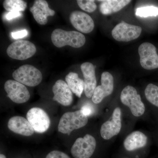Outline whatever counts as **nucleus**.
Segmentation results:
<instances>
[{
    "instance_id": "22",
    "label": "nucleus",
    "mask_w": 158,
    "mask_h": 158,
    "mask_svg": "<svg viewBox=\"0 0 158 158\" xmlns=\"http://www.w3.org/2000/svg\"><path fill=\"white\" fill-rule=\"evenodd\" d=\"M144 94L148 102L158 107V86L148 84L144 90Z\"/></svg>"
},
{
    "instance_id": "11",
    "label": "nucleus",
    "mask_w": 158,
    "mask_h": 158,
    "mask_svg": "<svg viewBox=\"0 0 158 158\" xmlns=\"http://www.w3.org/2000/svg\"><path fill=\"white\" fill-rule=\"evenodd\" d=\"M121 110L119 107L114 109L111 119L102 125L100 134L105 140H110L120 132L122 127Z\"/></svg>"
},
{
    "instance_id": "14",
    "label": "nucleus",
    "mask_w": 158,
    "mask_h": 158,
    "mask_svg": "<svg viewBox=\"0 0 158 158\" xmlns=\"http://www.w3.org/2000/svg\"><path fill=\"white\" fill-rule=\"evenodd\" d=\"M71 23L75 28L85 34L90 33L94 30V22L92 18L85 12L74 11L69 17Z\"/></svg>"
},
{
    "instance_id": "16",
    "label": "nucleus",
    "mask_w": 158,
    "mask_h": 158,
    "mask_svg": "<svg viewBox=\"0 0 158 158\" xmlns=\"http://www.w3.org/2000/svg\"><path fill=\"white\" fill-rule=\"evenodd\" d=\"M34 19L39 24L44 25L48 22V17L53 16L55 11L50 9L48 3L44 0L35 1L30 8Z\"/></svg>"
},
{
    "instance_id": "10",
    "label": "nucleus",
    "mask_w": 158,
    "mask_h": 158,
    "mask_svg": "<svg viewBox=\"0 0 158 158\" xmlns=\"http://www.w3.org/2000/svg\"><path fill=\"white\" fill-rule=\"evenodd\" d=\"M4 88L9 98L15 103H24L30 98V92L27 87L15 80L7 81Z\"/></svg>"
},
{
    "instance_id": "25",
    "label": "nucleus",
    "mask_w": 158,
    "mask_h": 158,
    "mask_svg": "<svg viewBox=\"0 0 158 158\" xmlns=\"http://www.w3.org/2000/svg\"><path fill=\"white\" fill-rule=\"evenodd\" d=\"M45 158H71L65 153L60 151L54 150L48 154Z\"/></svg>"
},
{
    "instance_id": "9",
    "label": "nucleus",
    "mask_w": 158,
    "mask_h": 158,
    "mask_svg": "<svg viewBox=\"0 0 158 158\" xmlns=\"http://www.w3.org/2000/svg\"><path fill=\"white\" fill-rule=\"evenodd\" d=\"M140 62L143 68L152 70L158 68V55L152 44L143 43L138 48Z\"/></svg>"
},
{
    "instance_id": "19",
    "label": "nucleus",
    "mask_w": 158,
    "mask_h": 158,
    "mask_svg": "<svg viewBox=\"0 0 158 158\" xmlns=\"http://www.w3.org/2000/svg\"><path fill=\"white\" fill-rule=\"evenodd\" d=\"M100 11L102 14L107 15L115 13L123 9L131 1L129 0H105L101 1Z\"/></svg>"
},
{
    "instance_id": "21",
    "label": "nucleus",
    "mask_w": 158,
    "mask_h": 158,
    "mask_svg": "<svg viewBox=\"0 0 158 158\" xmlns=\"http://www.w3.org/2000/svg\"><path fill=\"white\" fill-rule=\"evenodd\" d=\"M3 6L4 9L9 12H20L25 10L27 3L22 0H6Z\"/></svg>"
},
{
    "instance_id": "24",
    "label": "nucleus",
    "mask_w": 158,
    "mask_h": 158,
    "mask_svg": "<svg viewBox=\"0 0 158 158\" xmlns=\"http://www.w3.org/2000/svg\"><path fill=\"white\" fill-rule=\"evenodd\" d=\"M80 8L87 12H93L97 9V5L93 0H78L77 1Z\"/></svg>"
},
{
    "instance_id": "26",
    "label": "nucleus",
    "mask_w": 158,
    "mask_h": 158,
    "mask_svg": "<svg viewBox=\"0 0 158 158\" xmlns=\"http://www.w3.org/2000/svg\"><path fill=\"white\" fill-rule=\"evenodd\" d=\"M28 35V31L26 30H21L11 33V36L15 39H20Z\"/></svg>"
},
{
    "instance_id": "1",
    "label": "nucleus",
    "mask_w": 158,
    "mask_h": 158,
    "mask_svg": "<svg viewBox=\"0 0 158 158\" xmlns=\"http://www.w3.org/2000/svg\"><path fill=\"white\" fill-rule=\"evenodd\" d=\"M54 45L57 48L69 45L74 48L81 47L86 42V38L83 34L76 31H65L62 29L54 30L51 35Z\"/></svg>"
},
{
    "instance_id": "6",
    "label": "nucleus",
    "mask_w": 158,
    "mask_h": 158,
    "mask_svg": "<svg viewBox=\"0 0 158 158\" xmlns=\"http://www.w3.org/2000/svg\"><path fill=\"white\" fill-rule=\"evenodd\" d=\"M37 51L34 44L28 40H18L12 43L7 49L10 58L17 60H26L33 56Z\"/></svg>"
},
{
    "instance_id": "27",
    "label": "nucleus",
    "mask_w": 158,
    "mask_h": 158,
    "mask_svg": "<svg viewBox=\"0 0 158 158\" xmlns=\"http://www.w3.org/2000/svg\"><path fill=\"white\" fill-rule=\"evenodd\" d=\"M81 110L83 114L88 117L92 115L93 113V108L90 104L85 105L82 107Z\"/></svg>"
},
{
    "instance_id": "2",
    "label": "nucleus",
    "mask_w": 158,
    "mask_h": 158,
    "mask_svg": "<svg viewBox=\"0 0 158 158\" xmlns=\"http://www.w3.org/2000/svg\"><path fill=\"white\" fill-rule=\"evenodd\" d=\"M88 123V116L84 115L81 110L66 112L59 120L58 131L62 134L69 135L74 130L84 127Z\"/></svg>"
},
{
    "instance_id": "13",
    "label": "nucleus",
    "mask_w": 158,
    "mask_h": 158,
    "mask_svg": "<svg viewBox=\"0 0 158 158\" xmlns=\"http://www.w3.org/2000/svg\"><path fill=\"white\" fill-rule=\"evenodd\" d=\"M52 91L54 96L53 100L62 106H68L73 102L72 92L66 82L59 80L53 86Z\"/></svg>"
},
{
    "instance_id": "15",
    "label": "nucleus",
    "mask_w": 158,
    "mask_h": 158,
    "mask_svg": "<svg viewBox=\"0 0 158 158\" xmlns=\"http://www.w3.org/2000/svg\"><path fill=\"white\" fill-rule=\"evenodd\" d=\"M81 68L84 77L85 95L88 98H90L97 87L95 67L92 63L86 62L81 65Z\"/></svg>"
},
{
    "instance_id": "20",
    "label": "nucleus",
    "mask_w": 158,
    "mask_h": 158,
    "mask_svg": "<svg viewBox=\"0 0 158 158\" xmlns=\"http://www.w3.org/2000/svg\"><path fill=\"white\" fill-rule=\"evenodd\" d=\"M65 81L72 92L81 98L85 89L84 81L80 78L76 73L70 72L65 77Z\"/></svg>"
},
{
    "instance_id": "23",
    "label": "nucleus",
    "mask_w": 158,
    "mask_h": 158,
    "mask_svg": "<svg viewBox=\"0 0 158 158\" xmlns=\"http://www.w3.org/2000/svg\"><path fill=\"white\" fill-rule=\"evenodd\" d=\"M137 16L146 18L158 15V8L154 6H147L137 8L135 11Z\"/></svg>"
},
{
    "instance_id": "29",
    "label": "nucleus",
    "mask_w": 158,
    "mask_h": 158,
    "mask_svg": "<svg viewBox=\"0 0 158 158\" xmlns=\"http://www.w3.org/2000/svg\"><path fill=\"white\" fill-rule=\"evenodd\" d=\"M0 158H6V157L5 155L1 153V154H0Z\"/></svg>"
},
{
    "instance_id": "5",
    "label": "nucleus",
    "mask_w": 158,
    "mask_h": 158,
    "mask_svg": "<svg viewBox=\"0 0 158 158\" xmlns=\"http://www.w3.org/2000/svg\"><path fill=\"white\" fill-rule=\"evenodd\" d=\"M96 147L95 138L87 134L84 138H78L76 140L71 148V153L74 158H90Z\"/></svg>"
},
{
    "instance_id": "17",
    "label": "nucleus",
    "mask_w": 158,
    "mask_h": 158,
    "mask_svg": "<svg viewBox=\"0 0 158 158\" xmlns=\"http://www.w3.org/2000/svg\"><path fill=\"white\" fill-rule=\"evenodd\" d=\"M8 127L10 131L24 136H31L34 130L27 119L20 116H15L9 119Z\"/></svg>"
},
{
    "instance_id": "12",
    "label": "nucleus",
    "mask_w": 158,
    "mask_h": 158,
    "mask_svg": "<svg viewBox=\"0 0 158 158\" xmlns=\"http://www.w3.org/2000/svg\"><path fill=\"white\" fill-rule=\"evenodd\" d=\"M114 89V79L112 75L108 72H104L102 74L101 85L97 86L92 97L94 104L101 102L106 97L112 94Z\"/></svg>"
},
{
    "instance_id": "8",
    "label": "nucleus",
    "mask_w": 158,
    "mask_h": 158,
    "mask_svg": "<svg viewBox=\"0 0 158 158\" xmlns=\"http://www.w3.org/2000/svg\"><path fill=\"white\" fill-rule=\"evenodd\" d=\"M27 119L37 133L45 132L50 126V119L48 115L40 108L30 109L27 113Z\"/></svg>"
},
{
    "instance_id": "28",
    "label": "nucleus",
    "mask_w": 158,
    "mask_h": 158,
    "mask_svg": "<svg viewBox=\"0 0 158 158\" xmlns=\"http://www.w3.org/2000/svg\"><path fill=\"white\" fill-rule=\"evenodd\" d=\"M22 14L20 12H9V13H7L6 15V19L8 20H10L13 19L15 18L21 16Z\"/></svg>"
},
{
    "instance_id": "7",
    "label": "nucleus",
    "mask_w": 158,
    "mask_h": 158,
    "mask_svg": "<svg viewBox=\"0 0 158 158\" xmlns=\"http://www.w3.org/2000/svg\"><path fill=\"white\" fill-rule=\"evenodd\" d=\"M141 31V27L130 24L122 21L114 27L112 30V35L117 41L128 42L138 38Z\"/></svg>"
},
{
    "instance_id": "18",
    "label": "nucleus",
    "mask_w": 158,
    "mask_h": 158,
    "mask_svg": "<svg viewBox=\"0 0 158 158\" xmlns=\"http://www.w3.org/2000/svg\"><path fill=\"white\" fill-rule=\"evenodd\" d=\"M147 141V137L144 133L135 131L131 133L125 139L123 146L128 151H133L144 147Z\"/></svg>"
},
{
    "instance_id": "4",
    "label": "nucleus",
    "mask_w": 158,
    "mask_h": 158,
    "mask_svg": "<svg viewBox=\"0 0 158 158\" xmlns=\"http://www.w3.org/2000/svg\"><path fill=\"white\" fill-rule=\"evenodd\" d=\"M12 77L15 81L29 87L39 85L43 78L40 71L30 65L21 66L13 73Z\"/></svg>"
},
{
    "instance_id": "3",
    "label": "nucleus",
    "mask_w": 158,
    "mask_h": 158,
    "mask_svg": "<svg viewBox=\"0 0 158 158\" xmlns=\"http://www.w3.org/2000/svg\"><path fill=\"white\" fill-rule=\"evenodd\" d=\"M120 100L123 105L130 108L134 116L139 117L144 114L145 106L141 96L132 86H127L123 88L120 94Z\"/></svg>"
}]
</instances>
